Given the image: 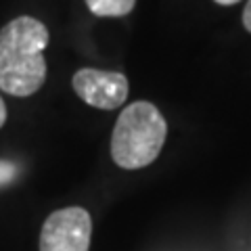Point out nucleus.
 Instances as JSON below:
<instances>
[{
  "label": "nucleus",
  "instance_id": "obj_4",
  "mask_svg": "<svg viewBox=\"0 0 251 251\" xmlns=\"http://www.w3.org/2000/svg\"><path fill=\"white\" fill-rule=\"evenodd\" d=\"M74 90L84 103L97 109L111 111L126 103L128 99V77L120 72H100L84 67L74 75Z\"/></svg>",
  "mask_w": 251,
  "mask_h": 251
},
{
  "label": "nucleus",
  "instance_id": "obj_5",
  "mask_svg": "<svg viewBox=\"0 0 251 251\" xmlns=\"http://www.w3.org/2000/svg\"><path fill=\"white\" fill-rule=\"evenodd\" d=\"M86 4L97 17H124L134 9L136 0H86Z\"/></svg>",
  "mask_w": 251,
  "mask_h": 251
},
{
  "label": "nucleus",
  "instance_id": "obj_7",
  "mask_svg": "<svg viewBox=\"0 0 251 251\" xmlns=\"http://www.w3.org/2000/svg\"><path fill=\"white\" fill-rule=\"evenodd\" d=\"M243 25L247 27V31H251V0L247 2L245 11H243Z\"/></svg>",
  "mask_w": 251,
  "mask_h": 251
},
{
  "label": "nucleus",
  "instance_id": "obj_9",
  "mask_svg": "<svg viewBox=\"0 0 251 251\" xmlns=\"http://www.w3.org/2000/svg\"><path fill=\"white\" fill-rule=\"evenodd\" d=\"M218 4H224V6H230V4H237L239 0H216Z\"/></svg>",
  "mask_w": 251,
  "mask_h": 251
},
{
  "label": "nucleus",
  "instance_id": "obj_8",
  "mask_svg": "<svg viewBox=\"0 0 251 251\" xmlns=\"http://www.w3.org/2000/svg\"><path fill=\"white\" fill-rule=\"evenodd\" d=\"M4 122H6V105H4V100L0 99V128L4 126Z\"/></svg>",
  "mask_w": 251,
  "mask_h": 251
},
{
  "label": "nucleus",
  "instance_id": "obj_1",
  "mask_svg": "<svg viewBox=\"0 0 251 251\" xmlns=\"http://www.w3.org/2000/svg\"><path fill=\"white\" fill-rule=\"evenodd\" d=\"M49 29L34 17H17L0 29V90L13 97H29L46 80L44 49Z\"/></svg>",
  "mask_w": 251,
  "mask_h": 251
},
{
  "label": "nucleus",
  "instance_id": "obj_6",
  "mask_svg": "<svg viewBox=\"0 0 251 251\" xmlns=\"http://www.w3.org/2000/svg\"><path fill=\"white\" fill-rule=\"evenodd\" d=\"M17 176V168L9 161H0V184H9Z\"/></svg>",
  "mask_w": 251,
  "mask_h": 251
},
{
  "label": "nucleus",
  "instance_id": "obj_2",
  "mask_svg": "<svg viewBox=\"0 0 251 251\" xmlns=\"http://www.w3.org/2000/svg\"><path fill=\"white\" fill-rule=\"evenodd\" d=\"M168 136V124L155 105L136 100L117 117L111 136V157L124 170L151 166L161 153Z\"/></svg>",
  "mask_w": 251,
  "mask_h": 251
},
{
  "label": "nucleus",
  "instance_id": "obj_3",
  "mask_svg": "<svg viewBox=\"0 0 251 251\" xmlns=\"http://www.w3.org/2000/svg\"><path fill=\"white\" fill-rule=\"evenodd\" d=\"M92 234L90 214L82 207H65L46 218L40 232V251H88Z\"/></svg>",
  "mask_w": 251,
  "mask_h": 251
}]
</instances>
